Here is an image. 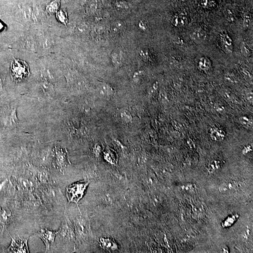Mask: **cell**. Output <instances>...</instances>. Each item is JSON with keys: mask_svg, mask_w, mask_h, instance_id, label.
<instances>
[{"mask_svg": "<svg viewBox=\"0 0 253 253\" xmlns=\"http://www.w3.org/2000/svg\"><path fill=\"white\" fill-rule=\"evenodd\" d=\"M172 23L175 27L183 28L188 24V19L184 13H180L176 14L173 17Z\"/></svg>", "mask_w": 253, "mask_h": 253, "instance_id": "10", "label": "cell"}, {"mask_svg": "<svg viewBox=\"0 0 253 253\" xmlns=\"http://www.w3.org/2000/svg\"><path fill=\"white\" fill-rule=\"evenodd\" d=\"M2 27V25L1 23H0V30L2 29L1 28Z\"/></svg>", "mask_w": 253, "mask_h": 253, "instance_id": "27", "label": "cell"}, {"mask_svg": "<svg viewBox=\"0 0 253 253\" xmlns=\"http://www.w3.org/2000/svg\"><path fill=\"white\" fill-rule=\"evenodd\" d=\"M243 26L245 28H248L251 24V18L248 12L243 14Z\"/></svg>", "mask_w": 253, "mask_h": 253, "instance_id": "20", "label": "cell"}, {"mask_svg": "<svg viewBox=\"0 0 253 253\" xmlns=\"http://www.w3.org/2000/svg\"><path fill=\"white\" fill-rule=\"evenodd\" d=\"M115 5L119 8L128 9V2L124 1H118L115 3Z\"/></svg>", "mask_w": 253, "mask_h": 253, "instance_id": "22", "label": "cell"}, {"mask_svg": "<svg viewBox=\"0 0 253 253\" xmlns=\"http://www.w3.org/2000/svg\"><path fill=\"white\" fill-rule=\"evenodd\" d=\"M111 58L113 64L116 66H119L122 62V55L120 51H113L111 53Z\"/></svg>", "mask_w": 253, "mask_h": 253, "instance_id": "14", "label": "cell"}, {"mask_svg": "<svg viewBox=\"0 0 253 253\" xmlns=\"http://www.w3.org/2000/svg\"><path fill=\"white\" fill-rule=\"evenodd\" d=\"M139 27L141 28L142 30H146L147 29V25H146V23L145 22H143V21H141L139 23Z\"/></svg>", "mask_w": 253, "mask_h": 253, "instance_id": "24", "label": "cell"}, {"mask_svg": "<svg viewBox=\"0 0 253 253\" xmlns=\"http://www.w3.org/2000/svg\"><path fill=\"white\" fill-rule=\"evenodd\" d=\"M175 43L176 44H179V45H181V44H183V41L182 39H180V38H178L177 39V41H175Z\"/></svg>", "mask_w": 253, "mask_h": 253, "instance_id": "25", "label": "cell"}, {"mask_svg": "<svg viewBox=\"0 0 253 253\" xmlns=\"http://www.w3.org/2000/svg\"><path fill=\"white\" fill-rule=\"evenodd\" d=\"M200 4L203 8L210 9L215 7L216 2L214 0H201Z\"/></svg>", "mask_w": 253, "mask_h": 253, "instance_id": "19", "label": "cell"}, {"mask_svg": "<svg viewBox=\"0 0 253 253\" xmlns=\"http://www.w3.org/2000/svg\"><path fill=\"white\" fill-rule=\"evenodd\" d=\"M9 249L14 253H28L27 240L21 238L12 239V242Z\"/></svg>", "mask_w": 253, "mask_h": 253, "instance_id": "7", "label": "cell"}, {"mask_svg": "<svg viewBox=\"0 0 253 253\" xmlns=\"http://www.w3.org/2000/svg\"><path fill=\"white\" fill-rule=\"evenodd\" d=\"M197 65L200 69L207 71L211 67V62L207 57L202 56L198 59Z\"/></svg>", "mask_w": 253, "mask_h": 253, "instance_id": "11", "label": "cell"}, {"mask_svg": "<svg viewBox=\"0 0 253 253\" xmlns=\"http://www.w3.org/2000/svg\"><path fill=\"white\" fill-rule=\"evenodd\" d=\"M228 219L229 220V219H230V218H228ZM236 218H233V220H232L231 221H235V220H236ZM230 221H231V220H230ZM233 222H232V221H229V224H233Z\"/></svg>", "mask_w": 253, "mask_h": 253, "instance_id": "26", "label": "cell"}, {"mask_svg": "<svg viewBox=\"0 0 253 253\" xmlns=\"http://www.w3.org/2000/svg\"><path fill=\"white\" fill-rule=\"evenodd\" d=\"M3 122L6 126L14 127L18 124V119L17 116L16 108L12 106L7 108L2 114Z\"/></svg>", "mask_w": 253, "mask_h": 253, "instance_id": "4", "label": "cell"}, {"mask_svg": "<svg viewBox=\"0 0 253 253\" xmlns=\"http://www.w3.org/2000/svg\"><path fill=\"white\" fill-rule=\"evenodd\" d=\"M58 232H53L47 229H41L38 233V236L44 241L46 247V250H49L50 246L54 241L55 236Z\"/></svg>", "mask_w": 253, "mask_h": 253, "instance_id": "6", "label": "cell"}, {"mask_svg": "<svg viewBox=\"0 0 253 253\" xmlns=\"http://www.w3.org/2000/svg\"><path fill=\"white\" fill-rule=\"evenodd\" d=\"M99 242L101 247L107 251H115L119 248V246L117 243L113 240L110 238H100Z\"/></svg>", "mask_w": 253, "mask_h": 253, "instance_id": "8", "label": "cell"}, {"mask_svg": "<svg viewBox=\"0 0 253 253\" xmlns=\"http://www.w3.org/2000/svg\"><path fill=\"white\" fill-rule=\"evenodd\" d=\"M105 158L108 162L113 164H115L117 162V155L113 151H107L106 152Z\"/></svg>", "mask_w": 253, "mask_h": 253, "instance_id": "17", "label": "cell"}, {"mask_svg": "<svg viewBox=\"0 0 253 253\" xmlns=\"http://www.w3.org/2000/svg\"><path fill=\"white\" fill-rule=\"evenodd\" d=\"M55 162L58 170L63 173L66 167L70 164L68 158L67 151L59 147H55Z\"/></svg>", "mask_w": 253, "mask_h": 253, "instance_id": "3", "label": "cell"}, {"mask_svg": "<svg viewBox=\"0 0 253 253\" xmlns=\"http://www.w3.org/2000/svg\"><path fill=\"white\" fill-rule=\"evenodd\" d=\"M240 50H241V54L245 57L248 58L251 56L252 51H251L250 46L246 42L242 43L240 47Z\"/></svg>", "mask_w": 253, "mask_h": 253, "instance_id": "18", "label": "cell"}, {"mask_svg": "<svg viewBox=\"0 0 253 253\" xmlns=\"http://www.w3.org/2000/svg\"><path fill=\"white\" fill-rule=\"evenodd\" d=\"M89 182L80 181L72 184L66 188V195L69 202L78 203L84 195Z\"/></svg>", "mask_w": 253, "mask_h": 253, "instance_id": "1", "label": "cell"}, {"mask_svg": "<svg viewBox=\"0 0 253 253\" xmlns=\"http://www.w3.org/2000/svg\"><path fill=\"white\" fill-rule=\"evenodd\" d=\"M240 121L244 126H251L252 125V122L250 121L249 119L246 116H243L240 118Z\"/></svg>", "mask_w": 253, "mask_h": 253, "instance_id": "23", "label": "cell"}, {"mask_svg": "<svg viewBox=\"0 0 253 253\" xmlns=\"http://www.w3.org/2000/svg\"><path fill=\"white\" fill-rule=\"evenodd\" d=\"M124 24L121 21H116L111 25V33L113 35H117L121 34L124 31Z\"/></svg>", "mask_w": 253, "mask_h": 253, "instance_id": "13", "label": "cell"}, {"mask_svg": "<svg viewBox=\"0 0 253 253\" xmlns=\"http://www.w3.org/2000/svg\"><path fill=\"white\" fill-rule=\"evenodd\" d=\"M225 17L226 18V20L229 22H233L235 20V14L234 10L231 8H226L225 9L224 12Z\"/></svg>", "mask_w": 253, "mask_h": 253, "instance_id": "16", "label": "cell"}, {"mask_svg": "<svg viewBox=\"0 0 253 253\" xmlns=\"http://www.w3.org/2000/svg\"><path fill=\"white\" fill-rule=\"evenodd\" d=\"M11 214L10 211L0 208V222L3 225V226H5L7 222L9 221Z\"/></svg>", "mask_w": 253, "mask_h": 253, "instance_id": "15", "label": "cell"}, {"mask_svg": "<svg viewBox=\"0 0 253 253\" xmlns=\"http://www.w3.org/2000/svg\"><path fill=\"white\" fill-rule=\"evenodd\" d=\"M220 45L223 51L226 53L231 54L233 52V41L229 34L225 31L221 32L219 35Z\"/></svg>", "mask_w": 253, "mask_h": 253, "instance_id": "5", "label": "cell"}, {"mask_svg": "<svg viewBox=\"0 0 253 253\" xmlns=\"http://www.w3.org/2000/svg\"><path fill=\"white\" fill-rule=\"evenodd\" d=\"M140 55L145 61H150L151 58L150 52L148 49H143L141 50L140 52Z\"/></svg>", "mask_w": 253, "mask_h": 253, "instance_id": "21", "label": "cell"}, {"mask_svg": "<svg viewBox=\"0 0 253 253\" xmlns=\"http://www.w3.org/2000/svg\"><path fill=\"white\" fill-rule=\"evenodd\" d=\"M190 37L193 42L196 44H201L206 39V33L203 29L197 28L191 32Z\"/></svg>", "mask_w": 253, "mask_h": 253, "instance_id": "9", "label": "cell"}, {"mask_svg": "<svg viewBox=\"0 0 253 253\" xmlns=\"http://www.w3.org/2000/svg\"><path fill=\"white\" fill-rule=\"evenodd\" d=\"M11 76L14 80L20 81L29 75L28 65L25 61L14 59L11 65Z\"/></svg>", "mask_w": 253, "mask_h": 253, "instance_id": "2", "label": "cell"}, {"mask_svg": "<svg viewBox=\"0 0 253 253\" xmlns=\"http://www.w3.org/2000/svg\"><path fill=\"white\" fill-rule=\"evenodd\" d=\"M225 134L222 129L219 128H214L210 132V137L212 140L220 141L225 137Z\"/></svg>", "mask_w": 253, "mask_h": 253, "instance_id": "12", "label": "cell"}]
</instances>
